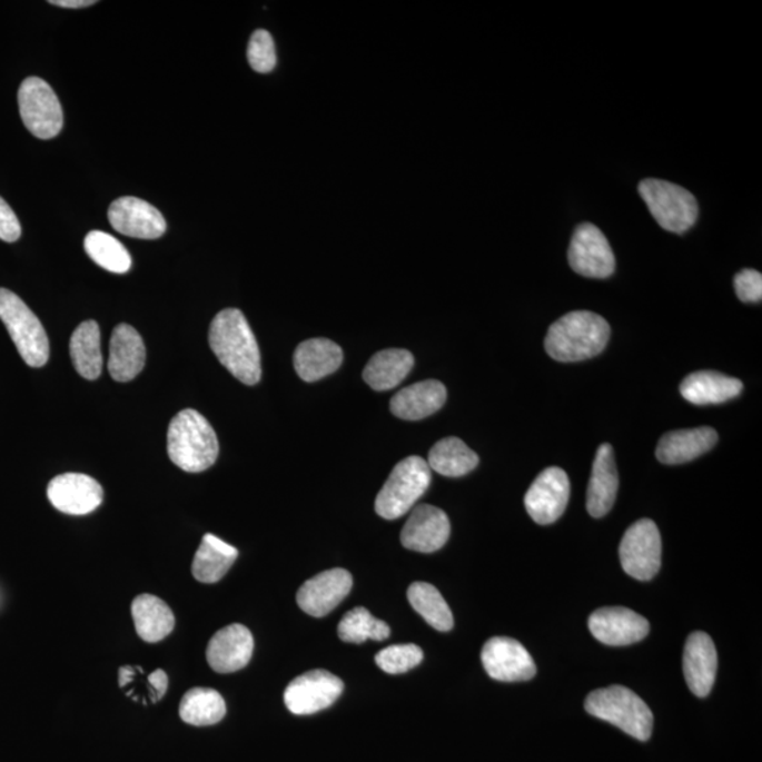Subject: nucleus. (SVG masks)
I'll return each mask as SVG.
<instances>
[{
	"label": "nucleus",
	"mask_w": 762,
	"mask_h": 762,
	"mask_svg": "<svg viewBox=\"0 0 762 762\" xmlns=\"http://www.w3.org/2000/svg\"><path fill=\"white\" fill-rule=\"evenodd\" d=\"M209 346L220 364L244 385L255 386L260 382L259 345L239 309H224L214 318L209 328Z\"/></svg>",
	"instance_id": "1"
},
{
	"label": "nucleus",
	"mask_w": 762,
	"mask_h": 762,
	"mask_svg": "<svg viewBox=\"0 0 762 762\" xmlns=\"http://www.w3.org/2000/svg\"><path fill=\"white\" fill-rule=\"evenodd\" d=\"M610 339L606 319L592 311H572L555 320L545 338L552 359L572 364L602 354Z\"/></svg>",
	"instance_id": "2"
},
{
	"label": "nucleus",
	"mask_w": 762,
	"mask_h": 762,
	"mask_svg": "<svg viewBox=\"0 0 762 762\" xmlns=\"http://www.w3.org/2000/svg\"><path fill=\"white\" fill-rule=\"evenodd\" d=\"M167 452L172 464L184 472L207 471L218 459L217 433L202 414L191 408L182 409L168 427Z\"/></svg>",
	"instance_id": "3"
},
{
	"label": "nucleus",
	"mask_w": 762,
	"mask_h": 762,
	"mask_svg": "<svg viewBox=\"0 0 762 762\" xmlns=\"http://www.w3.org/2000/svg\"><path fill=\"white\" fill-rule=\"evenodd\" d=\"M585 709L592 716L613 724L640 741L650 740L653 734V712L629 687L614 685L592 692L586 697Z\"/></svg>",
	"instance_id": "4"
},
{
	"label": "nucleus",
	"mask_w": 762,
	"mask_h": 762,
	"mask_svg": "<svg viewBox=\"0 0 762 762\" xmlns=\"http://www.w3.org/2000/svg\"><path fill=\"white\" fill-rule=\"evenodd\" d=\"M431 467L419 456H408L398 462L385 486L376 497V513L382 518L397 519L413 509L431 485Z\"/></svg>",
	"instance_id": "5"
},
{
	"label": "nucleus",
	"mask_w": 762,
	"mask_h": 762,
	"mask_svg": "<svg viewBox=\"0 0 762 762\" xmlns=\"http://www.w3.org/2000/svg\"><path fill=\"white\" fill-rule=\"evenodd\" d=\"M0 319L26 365L43 367L49 362L50 342L43 324L23 299L8 288H0Z\"/></svg>",
	"instance_id": "6"
},
{
	"label": "nucleus",
	"mask_w": 762,
	"mask_h": 762,
	"mask_svg": "<svg viewBox=\"0 0 762 762\" xmlns=\"http://www.w3.org/2000/svg\"><path fill=\"white\" fill-rule=\"evenodd\" d=\"M639 192L656 224L672 234H685L696 224L699 205L693 194L674 182L646 178Z\"/></svg>",
	"instance_id": "7"
},
{
	"label": "nucleus",
	"mask_w": 762,
	"mask_h": 762,
	"mask_svg": "<svg viewBox=\"0 0 762 762\" xmlns=\"http://www.w3.org/2000/svg\"><path fill=\"white\" fill-rule=\"evenodd\" d=\"M20 117L26 129L41 140L56 138L65 126V115L55 89L39 77H29L18 93Z\"/></svg>",
	"instance_id": "8"
},
{
	"label": "nucleus",
	"mask_w": 762,
	"mask_h": 762,
	"mask_svg": "<svg viewBox=\"0 0 762 762\" xmlns=\"http://www.w3.org/2000/svg\"><path fill=\"white\" fill-rule=\"evenodd\" d=\"M618 552L625 574L637 581L653 580L662 555L661 534L653 519H639L625 531Z\"/></svg>",
	"instance_id": "9"
},
{
	"label": "nucleus",
	"mask_w": 762,
	"mask_h": 762,
	"mask_svg": "<svg viewBox=\"0 0 762 762\" xmlns=\"http://www.w3.org/2000/svg\"><path fill=\"white\" fill-rule=\"evenodd\" d=\"M344 682L328 671H309L296 677L284 692V703L297 716H308L333 706L344 692Z\"/></svg>",
	"instance_id": "10"
},
{
	"label": "nucleus",
	"mask_w": 762,
	"mask_h": 762,
	"mask_svg": "<svg viewBox=\"0 0 762 762\" xmlns=\"http://www.w3.org/2000/svg\"><path fill=\"white\" fill-rule=\"evenodd\" d=\"M567 260L572 270L587 278H607L616 270L612 246L593 224L577 226L567 250Z\"/></svg>",
	"instance_id": "11"
},
{
	"label": "nucleus",
	"mask_w": 762,
	"mask_h": 762,
	"mask_svg": "<svg viewBox=\"0 0 762 762\" xmlns=\"http://www.w3.org/2000/svg\"><path fill=\"white\" fill-rule=\"evenodd\" d=\"M570 494L571 483L565 471L548 467L540 473L525 494V508L535 523L548 525L565 513Z\"/></svg>",
	"instance_id": "12"
},
{
	"label": "nucleus",
	"mask_w": 762,
	"mask_h": 762,
	"mask_svg": "<svg viewBox=\"0 0 762 762\" xmlns=\"http://www.w3.org/2000/svg\"><path fill=\"white\" fill-rule=\"evenodd\" d=\"M483 666L494 681L524 682L533 680L537 666L533 656L517 640L494 637L482 650Z\"/></svg>",
	"instance_id": "13"
},
{
	"label": "nucleus",
	"mask_w": 762,
	"mask_h": 762,
	"mask_svg": "<svg viewBox=\"0 0 762 762\" xmlns=\"http://www.w3.org/2000/svg\"><path fill=\"white\" fill-rule=\"evenodd\" d=\"M47 496L59 512L70 516H86L101 506L103 488L91 476L65 473L50 482Z\"/></svg>",
	"instance_id": "14"
},
{
	"label": "nucleus",
	"mask_w": 762,
	"mask_h": 762,
	"mask_svg": "<svg viewBox=\"0 0 762 762\" xmlns=\"http://www.w3.org/2000/svg\"><path fill=\"white\" fill-rule=\"evenodd\" d=\"M108 218L115 230L136 239H159L167 224L159 209L136 197H122L110 204Z\"/></svg>",
	"instance_id": "15"
},
{
	"label": "nucleus",
	"mask_w": 762,
	"mask_h": 762,
	"mask_svg": "<svg viewBox=\"0 0 762 762\" xmlns=\"http://www.w3.org/2000/svg\"><path fill=\"white\" fill-rule=\"evenodd\" d=\"M354 580L348 571L320 572L304 583L297 593L298 606L313 617H325L349 595Z\"/></svg>",
	"instance_id": "16"
},
{
	"label": "nucleus",
	"mask_w": 762,
	"mask_h": 762,
	"mask_svg": "<svg viewBox=\"0 0 762 762\" xmlns=\"http://www.w3.org/2000/svg\"><path fill=\"white\" fill-rule=\"evenodd\" d=\"M593 637L612 646L639 643L650 633V623L627 607H603L588 617Z\"/></svg>",
	"instance_id": "17"
},
{
	"label": "nucleus",
	"mask_w": 762,
	"mask_h": 762,
	"mask_svg": "<svg viewBox=\"0 0 762 762\" xmlns=\"http://www.w3.org/2000/svg\"><path fill=\"white\" fill-rule=\"evenodd\" d=\"M449 535L451 523L444 509L419 504L404 525L402 544L409 551L433 554L448 543Z\"/></svg>",
	"instance_id": "18"
},
{
	"label": "nucleus",
	"mask_w": 762,
	"mask_h": 762,
	"mask_svg": "<svg viewBox=\"0 0 762 762\" xmlns=\"http://www.w3.org/2000/svg\"><path fill=\"white\" fill-rule=\"evenodd\" d=\"M254 650L255 640L249 629L244 624H230L209 641L208 664L218 674H232L249 664Z\"/></svg>",
	"instance_id": "19"
},
{
	"label": "nucleus",
	"mask_w": 762,
	"mask_h": 762,
	"mask_svg": "<svg viewBox=\"0 0 762 762\" xmlns=\"http://www.w3.org/2000/svg\"><path fill=\"white\" fill-rule=\"evenodd\" d=\"M718 651L706 633L690 635L683 651V674L693 695L706 697L716 680Z\"/></svg>",
	"instance_id": "20"
},
{
	"label": "nucleus",
	"mask_w": 762,
	"mask_h": 762,
	"mask_svg": "<svg viewBox=\"0 0 762 762\" xmlns=\"http://www.w3.org/2000/svg\"><path fill=\"white\" fill-rule=\"evenodd\" d=\"M618 492V473L612 445L598 446L593 462L591 481H588L586 508L595 518L606 516L616 502Z\"/></svg>",
	"instance_id": "21"
},
{
	"label": "nucleus",
	"mask_w": 762,
	"mask_h": 762,
	"mask_svg": "<svg viewBox=\"0 0 762 762\" xmlns=\"http://www.w3.org/2000/svg\"><path fill=\"white\" fill-rule=\"evenodd\" d=\"M146 364L145 342L138 330L119 324L110 338L108 369L115 382L128 383L140 375Z\"/></svg>",
	"instance_id": "22"
},
{
	"label": "nucleus",
	"mask_w": 762,
	"mask_h": 762,
	"mask_svg": "<svg viewBox=\"0 0 762 762\" xmlns=\"http://www.w3.org/2000/svg\"><path fill=\"white\" fill-rule=\"evenodd\" d=\"M719 435L711 427L672 431L660 439L656 457L664 465H682L706 454L718 444Z\"/></svg>",
	"instance_id": "23"
},
{
	"label": "nucleus",
	"mask_w": 762,
	"mask_h": 762,
	"mask_svg": "<svg viewBox=\"0 0 762 762\" xmlns=\"http://www.w3.org/2000/svg\"><path fill=\"white\" fill-rule=\"evenodd\" d=\"M446 387L438 380L415 383L392 398L390 409L397 418L419 422L439 412L446 402Z\"/></svg>",
	"instance_id": "24"
},
{
	"label": "nucleus",
	"mask_w": 762,
	"mask_h": 762,
	"mask_svg": "<svg viewBox=\"0 0 762 762\" xmlns=\"http://www.w3.org/2000/svg\"><path fill=\"white\" fill-rule=\"evenodd\" d=\"M344 362V352L335 342L315 338L303 342L294 354V367L304 382L314 383L333 375Z\"/></svg>",
	"instance_id": "25"
},
{
	"label": "nucleus",
	"mask_w": 762,
	"mask_h": 762,
	"mask_svg": "<svg viewBox=\"0 0 762 762\" xmlns=\"http://www.w3.org/2000/svg\"><path fill=\"white\" fill-rule=\"evenodd\" d=\"M743 388V383L739 378L704 370L685 377L681 385V394L686 402L695 406H711L740 396Z\"/></svg>",
	"instance_id": "26"
},
{
	"label": "nucleus",
	"mask_w": 762,
	"mask_h": 762,
	"mask_svg": "<svg viewBox=\"0 0 762 762\" xmlns=\"http://www.w3.org/2000/svg\"><path fill=\"white\" fill-rule=\"evenodd\" d=\"M136 632L146 643H159L176 627L175 613L160 597L140 595L131 603Z\"/></svg>",
	"instance_id": "27"
},
{
	"label": "nucleus",
	"mask_w": 762,
	"mask_h": 762,
	"mask_svg": "<svg viewBox=\"0 0 762 762\" xmlns=\"http://www.w3.org/2000/svg\"><path fill=\"white\" fill-rule=\"evenodd\" d=\"M414 356L406 349H386L377 352L364 370L367 385L376 392H388L413 370Z\"/></svg>",
	"instance_id": "28"
},
{
	"label": "nucleus",
	"mask_w": 762,
	"mask_h": 762,
	"mask_svg": "<svg viewBox=\"0 0 762 762\" xmlns=\"http://www.w3.org/2000/svg\"><path fill=\"white\" fill-rule=\"evenodd\" d=\"M239 552L225 541L207 534L194 556L192 575L201 583H217L228 574L238 560Z\"/></svg>",
	"instance_id": "29"
},
{
	"label": "nucleus",
	"mask_w": 762,
	"mask_h": 762,
	"mask_svg": "<svg viewBox=\"0 0 762 762\" xmlns=\"http://www.w3.org/2000/svg\"><path fill=\"white\" fill-rule=\"evenodd\" d=\"M70 354L72 365L80 376L87 380H97L101 376L103 367L101 333L95 320H86L73 330Z\"/></svg>",
	"instance_id": "30"
},
{
	"label": "nucleus",
	"mask_w": 762,
	"mask_h": 762,
	"mask_svg": "<svg viewBox=\"0 0 762 762\" xmlns=\"http://www.w3.org/2000/svg\"><path fill=\"white\" fill-rule=\"evenodd\" d=\"M431 471L446 477H461L476 469L479 456L464 441L448 436L433 446L428 455Z\"/></svg>",
	"instance_id": "31"
},
{
	"label": "nucleus",
	"mask_w": 762,
	"mask_h": 762,
	"mask_svg": "<svg viewBox=\"0 0 762 762\" xmlns=\"http://www.w3.org/2000/svg\"><path fill=\"white\" fill-rule=\"evenodd\" d=\"M225 714L224 697L211 687H192L181 699L180 718L191 726H212L219 723Z\"/></svg>",
	"instance_id": "32"
},
{
	"label": "nucleus",
	"mask_w": 762,
	"mask_h": 762,
	"mask_svg": "<svg viewBox=\"0 0 762 762\" xmlns=\"http://www.w3.org/2000/svg\"><path fill=\"white\" fill-rule=\"evenodd\" d=\"M408 602L415 612L438 632H451L454 629V614L438 588L429 583L415 582L408 587Z\"/></svg>",
	"instance_id": "33"
},
{
	"label": "nucleus",
	"mask_w": 762,
	"mask_h": 762,
	"mask_svg": "<svg viewBox=\"0 0 762 762\" xmlns=\"http://www.w3.org/2000/svg\"><path fill=\"white\" fill-rule=\"evenodd\" d=\"M83 247L91 259L102 269L115 275H125L131 267V257L126 247L112 235L92 230L83 240Z\"/></svg>",
	"instance_id": "34"
},
{
	"label": "nucleus",
	"mask_w": 762,
	"mask_h": 762,
	"mask_svg": "<svg viewBox=\"0 0 762 762\" xmlns=\"http://www.w3.org/2000/svg\"><path fill=\"white\" fill-rule=\"evenodd\" d=\"M388 624L373 617L365 607H355L346 613L338 625V635L345 643L362 644L367 640L383 641L390 637Z\"/></svg>",
	"instance_id": "35"
},
{
	"label": "nucleus",
	"mask_w": 762,
	"mask_h": 762,
	"mask_svg": "<svg viewBox=\"0 0 762 762\" xmlns=\"http://www.w3.org/2000/svg\"><path fill=\"white\" fill-rule=\"evenodd\" d=\"M423 660V650L415 644L390 645L376 655L378 669L390 675L406 674L422 664Z\"/></svg>",
	"instance_id": "36"
},
{
	"label": "nucleus",
	"mask_w": 762,
	"mask_h": 762,
	"mask_svg": "<svg viewBox=\"0 0 762 762\" xmlns=\"http://www.w3.org/2000/svg\"><path fill=\"white\" fill-rule=\"evenodd\" d=\"M247 60L256 72L267 73L275 70L277 55L275 40L269 31L256 30L247 47Z\"/></svg>",
	"instance_id": "37"
},
{
	"label": "nucleus",
	"mask_w": 762,
	"mask_h": 762,
	"mask_svg": "<svg viewBox=\"0 0 762 762\" xmlns=\"http://www.w3.org/2000/svg\"><path fill=\"white\" fill-rule=\"evenodd\" d=\"M735 294L743 303H760L762 298V275L754 269H744L734 277Z\"/></svg>",
	"instance_id": "38"
},
{
	"label": "nucleus",
	"mask_w": 762,
	"mask_h": 762,
	"mask_svg": "<svg viewBox=\"0 0 762 762\" xmlns=\"http://www.w3.org/2000/svg\"><path fill=\"white\" fill-rule=\"evenodd\" d=\"M22 236V226L9 204L0 197V239L13 244Z\"/></svg>",
	"instance_id": "39"
},
{
	"label": "nucleus",
	"mask_w": 762,
	"mask_h": 762,
	"mask_svg": "<svg viewBox=\"0 0 762 762\" xmlns=\"http://www.w3.org/2000/svg\"><path fill=\"white\" fill-rule=\"evenodd\" d=\"M150 685V699L152 703L160 702L165 697L168 687V676L165 671L157 670L147 676Z\"/></svg>",
	"instance_id": "40"
},
{
	"label": "nucleus",
	"mask_w": 762,
	"mask_h": 762,
	"mask_svg": "<svg viewBox=\"0 0 762 762\" xmlns=\"http://www.w3.org/2000/svg\"><path fill=\"white\" fill-rule=\"evenodd\" d=\"M50 3L65 9H82L92 7L97 2L95 0H50Z\"/></svg>",
	"instance_id": "41"
}]
</instances>
